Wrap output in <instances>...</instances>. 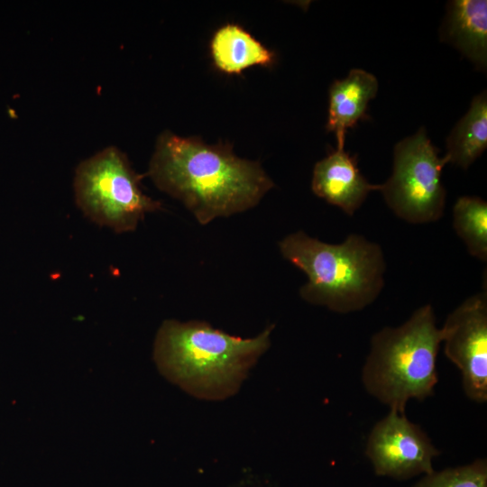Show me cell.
<instances>
[{
    "instance_id": "8",
    "label": "cell",
    "mask_w": 487,
    "mask_h": 487,
    "mask_svg": "<svg viewBox=\"0 0 487 487\" xmlns=\"http://www.w3.org/2000/svg\"><path fill=\"white\" fill-rule=\"evenodd\" d=\"M439 455L421 427L394 409L373 426L365 447L374 473L395 480L433 472V460Z\"/></svg>"
},
{
    "instance_id": "1",
    "label": "cell",
    "mask_w": 487,
    "mask_h": 487,
    "mask_svg": "<svg viewBox=\"0 0 487 487\" xmlns=\"http://www.w3.org/2000/svg\"><path fill=\"white\" fill-rule=\"evenodd\" d=\"M148 175L201 225L253 207L274 186L259 162L237 157L229 146L170 132L159 136Z\"/></svg>"
},
{
    "instance_id": "14",
    "label": "cell",
    "mask_w": 487,
    "mask_h": 487,
    "mask_svg": "<svg viewBox=\"0 0 487 487\" xmlns=\"http://www.w3.org/2000/svg\"><path fill=\"white\" fill-rule=\"evenodd\" d=\"M453 227L470 255L487 260V203L479 197L463 196L453 207Z\"/></svg>"
},
{
    "instance_id": "13",
    "label": "cell",
    "mask_w": 487,
    "mask_h": 487,
    "mask_svg": "<svg viewBox=\"0 0 487 487\" xmlns=\"http://www.w3.org/2000/svg\"><path fill=\"white\" fill-rule=\"evenodd\" d=\"M487 148V95L473 99L467 113L458 121L446 140L449 163L466 170Z\"/></svg>"
},
{
    "instance_id": "12",
    "label": "cell",
    "mask_w": 487,
    "mask_h": 487,
    "mask_svg": "<svg viewBox=\"0 0 487 487\" xmlns=\"http://www.w3.org/2000/svg\"><path fill=\"white\" fill-rule=\"evenodd\" d=\"M213 62L226 74H239L255 66H271L274 53L238 24L221 26L210 42Z\"/></svg>"
},
{
    "instance_id": "7",
    "label": "cell",
    "mask_w": 487,
    "mask_h": 487,
    "mask_svg": "<svg viewBox=\"0 0 487 487\" xmlns=\"http://www.w3.org/2000/svg\"><path fill=\"white\" fill-rule=\"evenodd\" d=\"M440 329L444 353L460 370L465 395L477 403L486 402V291L466 299L447 316Z\"/></svg>"
},
{
    "instance_id": "9",
    "label": "cell",
    "mask_w": 487,
    "mask_h": 487,
    "mask_svg": "<svg viewBox=\"0 0 487 487\" xmlns=\"http://www.w3.org/2000/svg\"><path fill=\"white\" fill-rule=\"evenodd\" d=\"M311 188L317 197L354 216L370 192L381 189V184L368 182L357 167L356 156L336 148L315 164Z\"/></svg>"
},
{
    "instance_id": "15",
    "label": "cell",
    "mask_w": 487,
    "mask_h": 487,
    "mask_svg": "<svg viewBox=\"0 0 487 487\" xmlns=\"http://www.w3.org/2000/svg\"><path fill=\"white\" fill-rule=\"evenodd\" d=\"M412 487H487L486 459L457 467L433 471L425 474Z\"/></svg>"
},
{
    "instance_id": "6",
    "label": "cell",
    "mask_w": 487,
    "mask_h": 487,
    "mask_svg": "<svg viewBox=\"0 0 487 487\" xmlns=\"http://www.w3.org/2000/svg\"><path fill=\"white\" fill-rule=\"evenodd\" d=\"M393 155L392 173L380 189L388 207L410 224L439 220L446 197L441 174L448 157L438 155L424 127L399 142Z\"/></svg>"
},
{
    "instance_id": "3",
    "label": "cell",
    "mask_w": 487,
    "mask_h": 487,
    "mask_svg": "<svg viewBox=\"0 0 487 487\" xmlns=\"http://www.w3.org/2000/svg\"><path fill=\"white\" fill-rule=\"evenodd\" d=\"M279 247L308 276L299 294L308 303L347 314L371 305L384 287L383 251L361 234L333 244L298 231L284 237Z\"/></svg>"
},
{
    "instance_id": "2",
    "label": "cell",
    "mask_w": 487,
    "mask_h": 487,
    "mask_svg": "<svg viewBox=\"0 0 487 487\" xmlns=\"http://www.w3.org/2000/svg\"><path fill=\"white\" fill-rule=\"evenodd\" d=\"M273 326L241 338L203 321L165 320L153 345L157 369L193 397L221 400L234 395L271 345Z\"/></svg>"
},
{
    "instance_id": "11",
    "label": "cell",
    "mask_w": 487,
    "mask_h": 487,
    "mask_svg": "<svg viewBox=\"0 0 487 487\" xmlns=\"http://www.w3.org/2000/svg\"><path fill=\"white\" fill-rule=\"evenodd\" d=\"M377 91L375 76L360 69H351L346 78L331 85L326 129L335 133L337 148L345 147L348 129L368 118V104Z\"/></svg>"
},
{
    "instance_id": "10",
    "label": "cell",
    "mask_w": 487,
    "mask_h": 487,
    "mask_svg": "<svg viewBox=\"0 0 487 487\" xmlns=\"http://www.w3.org/2000/svg\"><path fill=\"white\" fill-rule=\"evenodd\" d=\"M440 38L457 49L477 68L485 70L487 1H450L440 29Z\"/></svg>"
},
{
    "instance_id": "4",
    "label": "cell",
    "mask_w": 487,
    "mask_h": 487,
    "mask_svg": "<svg viewBox=\"0 0 487 487\" xmlns=\"http://www.w3.org/2000/svg\"><path fill=\"white\" fill-rule=\"evenodd\" d=\"M441 343V329L429 304L416 309L402 325L381 328L372 336L362 370L364 389L400 413L405 412L409 400L433 396Z\"/></svg>"
},
{
    "instance_id": "5",
    "label": "cell",
    "mask_w": 487,
    "mask_h": 487,
    "mask_svg": "<svg viewBox=\"0 0 487 487\" xmlns=\"http://www.w3.org/2000/svg\"><path fill=\"white\" fill-rule=\"evenodd\" d=\"M140 180L125 154L116 147H106L78 166L74 178L77 206L99 225L116 233L133 231L147 213L161 207L143 193Z\"/></svg>"
}]
</instances>
